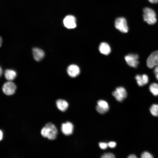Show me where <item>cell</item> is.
I'll return each instance as SVG.
<instances>
[{
    "instance_id": "obj_25",
    "label": "cell",
    "mask_w": 158,
    "mask_h": 158,
    "mask_svg": "<svg viewBox=\"0 0 158 158\" xmlns=\"http://www.w3.org/2000/svg\"><path fill=\"white\" fill-rule=\"evenodd\" d=\"M154 73L155 75L157 80H158V66L155 67L154 71Z\"/></svg>"
},
{
    "instance_id": "obj_6",
    "label": "cell",
    "mask_w": 158,
    "mask_h": 158,
    "mask_svg": "<svg viewBox=\"0 0 158 158\" xmlns=\"http://www.w3.org/2000/svg\"><path fill=\"white\" fill-rule=\"evenodd\" d=\"M16 88V86L15 84L11 81H9L4 84L2 90L5 94L10 95L14 93Z\"/></svg>"
},
{
    "instance_id": "obj_1",
    "label": "cell",
    "mask_w": 158,
    "mask_h": 158,
    "mask_svg": "<svg viewBox=\"0 0 158 158\" xmlns=\"http://www.w3.org/2000/svg\"><path fill=\"white\" fill-rule=\"evenodd\" d=\"M57 130L55 126L51 123L46 124L41 130V134L44 137L49 140H54L56 137Z\"/></svg>"
},
{
    "instance_id": "obj_16",
    "label": "cell",
    "mask_w": 158,
    "mask_h": 158,
    "mask_svg": "<svg viewBox=\"0 0 158 158\" xmlns=\"http://www.w3.org/2000/svg\"><path fill=\"white\" fill-rule=\"evenodd\" d=\"M150 110L152 115L155 116H158V104H152L150 107Z\"/></svg>"
},
{
    "instance_id": "obj_11",
    "label": "cell",
    "mask_w": 158,
    "mask_h": 158,
    "mask_svg": "<svg viewBox=\"0 0 158 158\" xmlns=\"http://www.w3.org/2000/svg\"><path fill=\"white\" fill-rule=\"evenodd\" d=\"M32 53L34 59L37 61L41 60L44 56V53L41 49L37 47L32 49Z\"/></svg>"
},
{
    "instance_id": "obj_22",
    "label": "cell",
    "mask_w": 158,
    "mask_h": 158,
    "mask_svg": "<svg viewBox=\"0 0 158 158\" xmlns=\"http://www.w3.org/2000/svg\"><path fill=\"white\" fill-rule=\"evenodd\" d=\"M141 158H153V156L147 152L142 153L141 155Z\"/></svg>"
},
{
    "instance_id": "obj_24",
    "label": "cell",
    "mask_w": 158,
    "mask_h": 158,
    "mask_svg": "<svg viewBox=\"0 0 158 158\" xmlns=\"http://www.w3.org/2000/svg\"><path fill=\"white\" fill-rule=\"evenodd\" d=\"M108 145L110 147L113 148L115 147L116 145V143L115 142L111 141L109 142Z\"/></svg>"
},
{
    "instance_id": "obj_12",
    "label": "cell",
    "mask_w": 158,
    "mask_h": 158,
    "mask_svg": "<svg viewBox=\"0 0 158 158\" xmlns=\"http://www.w3.org/2000/svg\"><path fill=\"white\" fill-rule=\"evenodd\" d=\"M99 50L100 52L105 55L109 54L111 52V49L109 45L107 43H101L99 47Z\"/></svg>"
},
{
    "instance_id": "obj_7",
    "label": "cell",
    "mask_w": 158,
    "mask_h": 158,
    "mask_svg": "<svg viewBox=\"0 0 158 158\" xmlns=\"http://www.w3.org/2000/svg\"><path fill=\"white\" fill-rule=\"evenodd\" d=\"M63 23L65 26L68 29H73L76 26L75 18L71 15H68L65 17Z\"/></svg>"
},
{
    "instance_id": "obj_26",
    "label": "cell",
    "mask_w": 158,
    "mask_h": 158,
    "mask_svg": "<svg viewBox=\"0 0 158 158\" xmlns=\"http://www.w3.org/2000/svg\"><path fill=\"white\" fill-rule=\"evenodd\" d=\"M150 3L152 4H156L158 2V0H148Z\"/></svg>"
},
{
    "instance_id": "obj_9",
    "label": "cell",
    "mask_w": 158,
    "mask_h": 158,
    "mask_svg": "<svg viewBox=\"0 0 158 158\" xmlns=\"http://www.w3.org/2000/svg\"><path fill=\"white\" fill-rule=\"evenodd\" d=\"M67 70L69 76L72 78L76 77L80 73L79 68L78 66L75 64H71L69 66Z\"/></svg>"
},
{
    "instance_id": "obj_13",
    "label": "cell",
    "mask_w": 158,
    "mask_h": 158,
    "mask_svg": "<svg viewBox=\"0 0 158 158\" xmlns=\"http://www.w3.org/2000/svg\"><path fill=\"white\" fill-rule=\"evenodd\" d=\"M56 104L58 109L62 111H64L67 109L68 104L65 100L59 99L56 102Z\"/></svg>"
},
{
    "instance_id": "obj_18",
    "label": "cell",
    "mask_w": 158,
    "mask_h": 158,
    "mask_svg": "<svg viewBox=\"0 0 158 158\" xmlns=\"http://www.w3.org/2000/svg\"><path fill=\"white\" fill-rule=\"evenodd\" d=\"M97 105L100 107L107 110L108 111L109 109V107L108 103L105 101L100 100L98 101Z\"/></svg>"
},
{
    "instance_id": "obj_10",
    "label": "cell",
    "mask_w": 158,
    "mask_h": 158,
    "mask_svg": "<svg viewBox=\"0 0 158 158\" xmlns=\"http://www.w3.org/2000/svg\"><path fill=\"white\" fill-rule=\"evenodd\" d=\"M135 78L138 85L140 87L147 84L149 81V78L147 75L143 74L142 75L138 74L136 75Z\"/></svg>"
},
{
    "instance_id": "obj_29",
    "label": "cell",
    "mask_w": 158,
    "mask_h": 158,
    "mask_svg": "<svg viewBox=\"0 0 158 158\" xmlns=\"http://www.w3.org/2000/svg\"><path fill=\"white\" fill-rule=\"evenodd\" d=\"M3 73V70L1 68V67L0 68V76H1L2 74Z\"/></svg>"
},
{
    "instance_id": "obj_17",
    "label": "cell",
    "mask_w": 158,
    "mask_h": 158,
    "mask_svg": "<svg viewBox=\"0 0 158 158\" xmlns=\"http://www.w3.org/2000/svg\"><path fill=\"white\" fill-rule=\"evenodd\" d=\"M116 90L124 99L127 96V93L126 89L122 87H119L116 88Z\"/></svg>"
},
{
    "instance_id": "obj_5",
    "label": "cell",
    "mask_w": 158,
    "mask_h": 158,
    "mask_svg": "<svg viewBox=\"0 0 158 158\" xmlns=\"http://www.w3.org/2000/svg\"><path fill=\"white\" fill-rule=\"evenodd\" d=\"M147 65L150 68L158 66V50L153 52L149 56L147 60Z\"/></svg>"
},
{
    "instance_id": "obj_8",
    "label": "cell",
    "mask_w": 158,
    "mask_h": 158,
    "mask_svg": "<svg viewBox=\"0 0 158 158\" xmlns=\"http://www.w3.org/2000/svg\"><path fill=\"white\" fill-rule=\"evenodd\" d=\"M73 126L70 122H67L62 124L61 130L63 133L65 135H68L71 134L73 132Z\"/></svg>"
},
{
    "instance_id": "obj_21",
    "label": "cell",
    "mask_w": 158,
    "mask_h": 158,
    "mask_svg": "<svg viewBox=\"0 0 158 158\" xmlns=\"http://www.w3.org/2000/svg\"><path fill=\"white\" fill-rule=\"evenodd\" d=\"M101 158H115V155L112 153H105L102 155Z\"/></svg>"
},
{
    "instance_id": "obj_15",
    "label": "cell",
    "mask_w": 158,
    "mask_h": 158,
    "mask_svg": "<svg viewBox=\"0 0 158 158\" xmlns=\"http://www.w3.org/2000/svg\"><path fill=\"white\" fill-rule=\"evenodd\" d=\"M149 89L154 95L158 96V84L156 83H152L150 85Z\"/></svg>"
},
{
    "instance_id": "obj_19",
    "label": "cell",
    "mask_w": 158,
    "mask_h": 158,
    "mask_svg": "<svg viewBox=\"0 0 158 158\" xmlns=\"http://www.w3.org/2000/svg\"><path fill=\"white\" fill-rule=\"evenodd\" d=\"M112 94L116 100L119 102H122L124 99V98L118 94L116 90L112 92Z\"/></svg>"
},
{
    "instance_id": "obj_2",
    "label": "cell",
    "mask_w": 158,
    "mask_h": 158,
    "mask_svg": "<svg viewBox=\"0 0 158 158\" xmlns=\"http://www.w3.org/2000/svg\"><path fill=\"white\" fill-rule=\"evenodd\" d=\"M143 18L144 21L149 25H153L157 22L156 14L152 9L145 7L143 10Z\"/></svg>"
},
{
    "instance_id": "obj_27",
    "label": "cell",
    "mask_w": 158,
    "mask_h": 158,
    "mask_svg": "<svg viewBox=\"0 0 158 158\" xmlns=\"http://www.w3.org/2000/svg\"><path fill=\"white\" fill-rule=\"evenodd\" d=\"M127 158H138L135 155L132 154L129 155Z\"/></svg>"
},
{
    "instance_id": "obj_3",
    "label": "cell",
    "mask_w": 158,
    "mask_h": 158,
    "mask_svg": "<svg viewBox=\"0 0 158 158\" xmlns=\"http://www.w3.org/2000/svg\"><path fill=\"white\" fill-rule=\"evenodd\" d=\"M115 26L116 29L122 33H127L128 31L126 20L123 17L117 18L115 20Z\"/></svg>"
},
{
    "instance_id": "obj_20",
    "label": "cell",
    "mask_w": 158,
    "mask_h": 158,
    "mask_svg": "<svg viewBox=\"0 0 158 158\" xmlns=\"http://www.w3.org/2000/svg\"><path fill=\"white\" fill-rule=\"evenodd\" d=\"M96 109L97 111L101 114H103L108 112V111L107 110L97 105L96 107Z\"/></svg>"
},
{
    "instance_id": "obj_28",
    "label": "cell",
    "mask_w": 158,
    "mask_h": 158,
    "mask_svg": "<svg viewBox=\"0 0 158 158\" xmlns=\"http://www.w3.org/2000/svg\"><path fill=\"white\" fill-rule=\"evenodd\" d=\"M0 140H1L3 138V132L1 130L0 131Z\"/></svg>"
},
{
    "instance_id": "obj_14",
    "label": "cell",
    "mask_w": 158,
    "mask_h": 158,
    "mask_svg": "<svg viewBox=\"0 0 158 158\" xmlns=\"http://www.w3.org/2000/svg\"><path fill=\"white\" fill-rule=\"evenodd\" d=\"M16 72L11 69H7L4 72V76L9 81L14 80L16 77Z\"/></svg>"
},
{
    "instance_id": "obj_4",
    "label": "cell",
    "mask_w": 158,
    "mask_h": 158,
    "mask_svg": "<svg viewBox=\"0 0 158 158\" xmlns=\"http://www.w3.org/2000/svg\"><path fill=\"white\" fill-rule=\"evenodd\" d=\"M138 55L137 54H129L125 56V59L128 66L136 68L139 63Z\"/></svg>"
},
{
    "instance_id": "obj_30",
    "label": "cell",
    "mask_w": 158,
    "mask_h": 158,
    "mask_svg": "<svg viewBox=\"0 0 158 158\" xmlns=\"http://www.w3.org/2000/svg\"><path fill=\"white\" fill-rule=\"evenodd\" d=\"M0 47L1 46V45H2V38H1V37H0Z\"/></svg>"
},
{
    "instance_id": "obj_23",
    "label": "cell",
    "mask_w": 158,
    "mask_h": 158,
    "mask_svg": "<svg viewBox=\"0 0 158 158\" xmlns=\"http://www.w3.org/2000/svg\"><path fill=\"white\" fill-rule=\"evenodd\" d=\"M100 147L102 149L104 150L107 148L108 146V144L106 143L101 142L99 143Z\"/></svg>"
}]
</instances>
